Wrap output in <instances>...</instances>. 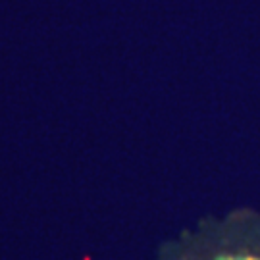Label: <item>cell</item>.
Returning <instances> with one entry per match:
<instances>
[{
  "label": "cell",
  "instance_id": "cell-1",
  "mask_svg": "<svg viewBox=\"0 0 260 260\" xmlns=\"http://www.w3.org/2000/svg\"><path fill=\"white\" fill-rule=\"evenodd\" d=\"M216 260H260L256 256H220Z\"/></svg>",
  "mask_w": 260,
  "mask_h": 260
}]
</instances>
